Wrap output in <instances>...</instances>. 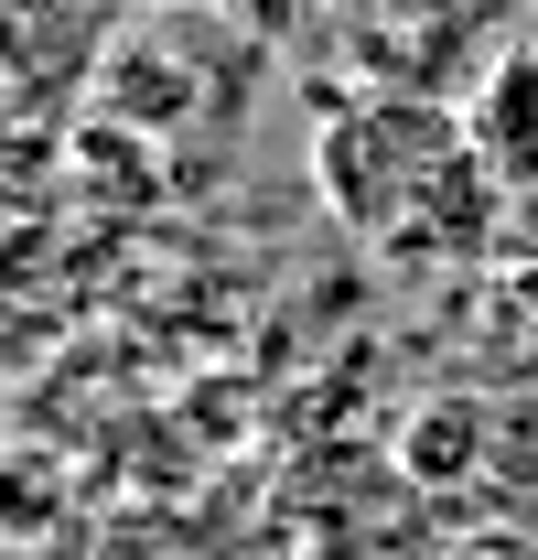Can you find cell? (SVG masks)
I'll list each match as a JSON object with an SVG mask.
<instances>
[{
  "label": "cell",
  "instance_id": "6da1fadb",
  "mask_svg": "<svg viewBox=\"0 0 538 560\" xmlns=\"http://www.w3.org/2000/svg\"><path fill=\"white\" fill-rule=\"evenodd\" d=\"M313 184L355 248L399 259V270H442V259H484L495 248V173L473 162L464 108L442 97H335L313 130Z\"/></svg>",
  "mask_w": 538,
  "mask_h": 560
},
{
  "label": "cell",
  "instance_id": "7a4b0ae2",
  "mask_svg": "<svg viewBox=\"0 0 538 560\" xmlns=\"http://www.w3.org/2000/svg\"><path fill=\"white\" fill-rule=\"evenodd\" d=\"M484 33H495V0H344V55L377 97H442L484 75Z\"/></svg>",
  "mask_w": 538,
  "mask_h": 560
},
{
  "label": "cell",
  "instance_id": "3957f363",
  "mask_svg": "<svg viewBox=\"0 0 538 560\" xmlns=\"http://www.w3.org/2000/svg\"><path fill=\"white\" fill-rule=\"evenodd\" d=\"M464 140L495 173V195H538V33L495 44V66L473 75V97H464Z\"/></svg>",
  "mask_w": 538,
  "mask_h": 560
},
{
  "label": "cell",
  "instance_id": "277c9868",
  "mask_svg": "<svg viewBox=\"0 0 538 560\" xmlns=\"http://www.w3.org/2000/svg\"><path fill=\"white\" fill-rule=\"evenodd\" d=\"M495 399H473V388H453V399H420L409 410V442H399V464L420 475L431 495H473V464L495 453Z\"/></svg>",
  "mask_w": 538,
  "mask_h": 560
},
{
  "label": "cell",
  "instance_id": "5b68a950",
  "mask_svg": "<svg viewBox=\"0 0 538 560\" xmlns=\"http://www.w3.org/2000/svg\"><path fill=\"white\" fill-rule=\"evenodd\" d=\"M453 560H538V539H517V528H495V517H473L464 539H453Z\"/></svg>",
  "mask_w": 538,
  "mask_h": 560
},
{
  "label": "cell",
  "instance_id": "8992f818",
  "mask_svg": "<svg viewBox=\"0 0 538 560\" xmlns=\"http://www.w3.org/2000/svg\"><path fill=\"white\" fill-rule=\"evenodd\" d=\"M151 11H215V0H151Z\"/></svg>",
  "mask_w": 538,
  "mask_h": 560
}]
</instances>
